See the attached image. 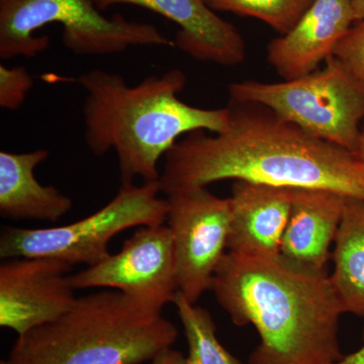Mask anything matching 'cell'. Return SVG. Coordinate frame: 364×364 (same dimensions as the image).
Wrapping results in <instances>:
<instances>
[{
  "label": "cell",
  "instance_id": "obj_6",
  "mask_svg": "<svg viewBox=\"0 0 364 364\" xmlns=\"http://www.w3.org/2000/svg\"><path fill=\"white\" fill-rule=\"evenodd\" d=\"M324 63L293 80L231 83L230 98L265 105L311 136L354 153L364 123V87L334 55Z\"/></svg>",
  "mask_w": 364,
  "mask_h": 364
},
{
  "label": "cell",
  "instance_id": "obj_4",
  "mask_svg": "<svg viewBox=\"0 0 364 364\" xmlns=\"http://www.w3.org/2000/svg\"><path fill=\"white\" fill-rule=\"evenodd\" d=\"M176 326L121 291L76 299L68 312L20 335L6 364H143L171 348Z\"/></svg>",
  "mask_w": 364,
  "mask_h": 364
},
{
  "label": "cell",
  "instance_id": "obj_18",
  "mask_svg": "<svg viewBox=\"0 0 364 364\" xmlns=\"http://www.w3.org/2000/svg\"><path fill=\"white\" fill-rule=\"evenodd\" d=\"M212 11L250 16L267 23L280 35L296 26L315 0H203Z\"/></svg>",
  "mask_w": 364,
  "mask_h": 364
},
{
  "label": "cell",
  "instance_id": "obj_12",
  "mask_svg": "<svg viewBox=\"0 0 364 364\" xmlns=\"http://www.w3.org/2000/svg\"><path fill=\"white\" fill-rule=\"evenodd\" d=\"M353 23L351 0H315L291 32L268 44V63L282 80L312 73Z\"/></svg>",
  "mask_w": 364,
  "mask_h": 364
},
{
  "label": "cell",
  "instance_id": "obj_16",
  "mask_svg": "<svg viewBox=\"0 0 364 364\" xmlns=\"http://www.w3.org/2000/svg\"><path fill=\"white\" fill-rule=\"evenodd\" d=\"M334 244L333 287L345 313L364 317V200L346 198Z\"/></svg>",
  "mask_w": 364,
  "mask_h": 364
},
{
  "label": "cell",
  "instance_id": "obj_21",
  "mask_svg": "<svg viewBox=\"0 0 364 364\" xmlns=\"http://www.w3.org/2000/svg\"><path fill=\"white\" fill-rule=\"evenodd\" d=\"M150 364H186V358L181 351L171 347L158 354L156 358L150 361Z\"/></svg>",
  "mask_w": 364,
  "mask_h": 364
},
{
  "label": "cell",
  "instance_id": "obj_10",
  "mask_svg": "<svg viewBox=\"0 0 364 364\" xmlns=\"http://www.w3.org/2000/svg\"><path fill=\"white\" fill-rule=\"evenodd\" d=\"M73 265L49 257H18L0 265V326L25 334L56 321L75 303Z\"/></svg>",
  "mask_w": 364,
  "mask_h": 364
},
{
  "label": "cell",
  "instance_id": "obj_25",
  "mask_svg": "<svg viewBox=\"0 0 364 364\" xmlns=\"http://www.w3.org/2000/svg\"><path fill=\"white\" fill-rule=\"evenodd\" d=\"M0 364H6V361L1 360V361H0Z\"/></svg>",
  "mask_w": 364,
  "mask_h": 364
},
{
  "label": "cell",
  "instance_id": "obj_1",
  "mask_svg": "<svg viewBox=\"0 0 364 364\" xmlns=\"http://www.w3.org/2000/svg\"><path fill=\"white\" fill-rule=\"evenodd\" d=\"M226 128L191 132L164 156L165 195L233 179L327 189L364 200V165L350 151L311 136L265 105L230 98Z\"/></svg>",
  "mask_w": 364,
  "mask_h": 364
},
{
  "label": "cell",
  "instance_id": "obj_8",
  "mask_svg": "<svg viewBox=\"0 0 364 364\" xmlns=\"http://www.w3.org/2000/svg\"><path fill=\"white\" fill-rule=\"evenodd\" d=\"M167 202L179 291L196 304L205 291H212L215 273L227 253L230 200L200 188L171 193Z\"/></svg>",
  "mask_w": 364,
  "mask_h": 364
},
{
  "label": "cell",
  "instance_id": "obj_14",
  "mask_svg": "<svg viewBox=\"0 0 364 364\" xmlns=\"http://www.w3.org/2000/svg\"><path fill=\"white\" fill-rule=\"evenodd\" d=\"M346 198L327 189L294 188L280 254L306 267L327 269Z\"/></svg>",
  "mask_w": 364,
  "mask_h": 364
},
{
  "label": "cell",
  "instance_id": "obj_17",
  "mask_svg": "<svg viewBox=\"0 0 364 364\" xmlns=\"http://www.w3.org/2000/svg\"><path fill=\"white\" fill-rule=\"evenodd\" d=\"M172 304L188 342L186 364H243L218 339L217 326L207 309L191 303L179 291Z\"/></svg>",
  "mask_w": 364,
  "mask_h": 364
},
{
  "label": "cell",
  "instance_id": "obj_13",
  "mask_svg": "<svg viewBox=\"0 0 364 364\" xmlns=\"http://www.w3.org/2000/svg\"><path fill=\"white\" fill-rule=\"evenodd\" d=\"M291 188L234 181L230 196L228 251L240 255L280 254L291 203Z\"/></svg>",
  "mask_w": 364,
  "mask_h": 364
},
{
  "label": "cell",
  "instance_id": "obj_15",
  "mask_svg": "<svg viewBox=\"0 0 364 364\" xmlns=\"http://www.w3.org/2000/svg\"><path fill=\"white\" fill-rule=\"evenodd\" d=\"M45 149L14 153L0 151V215L11 221L58 222L73 200L52 186H43L35 169L45 162Z\"/></svg>",
  "mask_w": 364,
  "mask_h": 364
},
{
  "label": "cell",
  "instance_id": "obj_7",
  "mask_svg": "<svg viewBox=\"0 0 364 364\" xmlns=\"http://www.w3.org/2000/svg\"><path fill=\"white\" fill-rule=\"evenodd\" d=\"M159 181L122 183L111 202L88 217L64 226L28 229L6 226L0 233V257H49L71 265L97 264L109 255L112 239L131 228L166 222L168 202L159 198Z\"/></svg>",
  "mask_w": 364,
  "mask_h": 364
},
{
  "label": "cell",
  "instance_id": "obj_11",
  "mask_svg": "<svg viewBox=\"0 0 364 364\" xmlns=\"http://www.w3.org/2000/svg\"><path fill=\"white\" fill-rule=\"evenodd\" d=\"M100 11L131 4L154 11L177 23L174 44L191 58L218 65H240L246 58L245 41L232 23L223 20L203 0H92Z\"/></svg>",
  "mask_w": 364,
  "mask_h": 364
},
{
  "label": "cell",
  "instance_id": "obj_3",
  "mask_svg": "<svg viewBox=\"0 0 364 364\" xmlns=\"http://www.w3.org/2000/svg\"><path fill=\"white\" fill-rule=\"evenodd\" d=\"M77 82L86 92V145L97 156L114 151L122 183H134L136 177L159 181L158 163L181 136L198 130L220 133L229 119L227 107L200 109L179 100L186 85L179 69L135 86L119 74L93 69L79 75Z\"/></svg>",
  "mask_w": 364,
  "mask_h": 364
},
{
  "label": "cell",
  "instance_id": "obj_22",
  "mask_svg": "<svg viewBox=\"0 0 364 364\" xmlns=\"http://www.w3.org/2000/svg\"><path fill=\"white\" fill-rule=\"evenodd\" d=\"M363 345L358 351L349 354V355H343L339 360L334 361L330 364H364V327L363 331Z\"/></svg>",
  "mask_w": 364,
  "mask_h": 364
},
{
  "label": "cell",
  "instance_id": "obj_23",
  "mask_svg": "<svg viewBox=\"0 0 364 364\" xmlns=\"http://www.w3.org/2000/svg\"><path fill=\"white\" fill-rule=\"evenodd\" d=\"M352 9H353L354 20L356 21H364V0H351Z\"/></svg>",
  "mask_w": 364,
  "mask_h": 364
},
{
  "label": "cell",
  "instance_id": "obj_9",
  "mask_svg": "<svg viewBox=\"0 0 364 364\" xmlns=\"http://www.w3.org/2000/svg\"><path fill=\"white\" fill-rule=\"evenodd\" d=\"M75 291L107 289L121 291L163 310L178 293L173 238L167 225L142 226L116 254L69 275Z\"/></svg>",
  "mask_w": 364,
  "mask_h": 364
},
{
  "label": "cell",
  "instance_id": "obj_5",
  "mask_svg": "<svg viewBox=\"0 0 364 364\" xmlns=\"http://www.w3.org/2000/svg\"><path fill=\"white\" fill-rule=\"evenodd\" d=\"M63 26L62 43L76 56H107L132 47H176L156 26L107 18L92 0H0V58H33L50 44L48 36H36L43 26Z\"/></svg>",
  "mask_w": 364,
  "mask_h": 364
},
{
  "label": "cell",
  "instance_id": "obj_2",
  "mask_svg": "<svg viewBox=\"0 0 364 364\" xmlns=\"http://www.w3.org/2000/svg\"><path fill=\"white\" fill-rule=\"evenodd\" d=\"M212 291L239 327L252 325L260 342L248 364H330L343 356L345 314L327 269L277 255L228 252Z\"/></svg>",
  "mask_w": 364,
  "mask_h": 364
},
{
  "label": "cell",
  "instance_id": "obj_19",
  "mask_svg": "<svg viewBox=\"0 0 364 364\" xmlns=\"http://www.w3.org/2000/svg\"><path fill=\"white\" fill-rule=\"evenodd\" d=\"M333 55L364 87V21H356L335 47Z\"/></svg>",
  "mask_w": 364,
  "mask_h": 364
},
{
  "label": "cell",
  "instance_id": "obj_20",
  "mask_svg": "<svg viewBox=\"0 0 364 364\" xmlns=\"http://www.w3.org/2000/svg\"><path fill=\"white\" fill-rule=\"evenodd\" d=\"M33 79L23 66L0 65V107L7 111H16L25 102L32 90Z\"/></svg>",
  "mask_w": 364,
  "mask_h": 364
},
{
  "label": "cell",
  "instance_id": "obj_24",
  "mask_svg": "<svg viewBox=\"0 0 364 364\" xmlns=\"http://www.w3.org/2000/svg\"><path fill=\"white\" fill-rule=\"evenodd\" d=\"M353 154L355 155V157L358 158L359 161L364 165V123L363 127H361V133L360 136H359L358 148H356V151Z\"/></svg>",
  "mask_w": 364,
  "mask_h": 364
}]
</instances>
